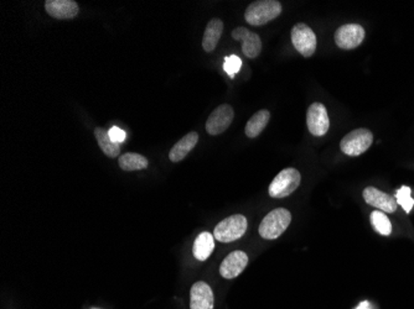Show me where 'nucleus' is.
<instances>
[{
    "mask_svg": "<svg viewBox=\"0 0 414 309\" xmlns=\"http://www.w3.org/2000/svg\"><path fill=\"white\" fill-rule=\"evenodd\" d=\"M232 37L242 42V52L248 58H255L260 56L262 51L261 37L255 33L246 28H234L232 31Z\"/></svg>",
    "mask_w": 414,
    "mask_h": 309,
    "instance_id": "nucleus-11",
    "label": "nucleus"
},
{
    "mask_svg": "<svg viewBox=\"0 0 414 309\" xmlns=\"http://www.w3.org/2000/svg\"><path fill=\"white\" fill-rule=\"evenodd\" d=\"M292 222V214L289 210L277 208L269 212L262 220L260 225V235L266 240H276L287 231Z\"/></svg>",
    "mask_w": 414,
    "mask_h": 309,
    "instance_id": "nucleus-2",
    "label": "nucleus"
},
{
    "mask_svg": "<svg viewBox=\"0 0 414 309\" xmlns=\"http://www.w3.org/2000/svg\"><path fill=\"white\" fill-rule=\"evenodd\" d=\"M247 219L242 214H234L216 225L214 231L217 242H232L241 239L247 231Z\"/></svg>",
    "mask_w": 414,
    "mask_h": 309,
    "instance_id": "nucleus-3",
    "label": "nucleus"
},
{
    "mask_svg": "<svg viewBox=\"0 0 414 309\" xmlns=\"http://www.w3.org/2000/svg\"><path fill=\"white\" fill-rule=\"evenodd\" d=\"M242 66V61L239 56L232 55V56L226 57L225 58V63H223V69L226 71V74L230 76V78H234L236 74H239V69Z\"/></svg>",
    "mask_w": 414,
    "mask_h": 309,
    "instance_id": "nucleus-23",
    "label": "nucleus"
},
{
    "mask_svg": "<svg viewBox=\"0 0 414 309\" xmlns=\"http://www.w3.org/2000/svg\"><path fill=\"white\" fill-rule=\"evenodd\" d=\"M301 181V176L298 169H283L272 181L268 193L272 198L288 197L299 187Z\"/></svg>",
    "mask_w": 414,
    "mask_h": 309,
    "instance_id": "nucleus-4",
    "label": "nucleus"
},
{
    "mask_svg": "<svg viewBox=\"0 0 414 309\" xmlns=\"http://www.w3.org/2000/svg\"><path fill=\"white\" fill-rule=\"evenodd\" d=\"M108 134L111 136V139L116 144H122L125 140V133L123 130L118 128V126H113L112 129L108 131Z\"/></svg>",
    "mask_w": 414,
    "mask_h": 309,
    "instance_id": "nucleus-24",
    "label": "nucleus"
},
{
    "mask_svg": "<svg viewBox=\"0 0 414 309\" xmlns=\"http://www.w3.org/2000/svg\"><path fill=\"white\" fill-rule=\"evenodd\" d=\"M365 28L358 24H347L335 31V44L342 50H352L363 44Z\"/></svg>",
    "mask_w": 414,
    "mask_h": 309,
    "instance_id": "nucleus-7",
    "label": "nucleus"
},
{
    "mask_svg": "<svg viewBox=\"0 0 414 309\" xmlns=\"http://www.w3.org/2000/svg\"><path fill=\"white\" fill-rule=\"evenodd\" d=\"M120 169L125 172H132V171H139V169H147V158L139 153H133V152H127L118 158Z\"/></svg>",
    "mask_w": 414,
    "mask_h": 309,
    "instance_id": "nucleus-20",
    "label": "nucleus"
},
{
    "mask_svg": "<svg viewBox=\"0 0 414 309\" xmlns=\"http://www.w3.org/2000/svg\"><path fill=\"white\" fill-rule=\"evenodd\" d=\"M371 224L381 235H390L392 233V225L387 215L382 212H372L371 214Z\"/></svg>",
    "mask_w": 414,
    "mask_h": 309,
    "instance_id": "nucleus-21",
    "label": "nucleus"
},
{
    "mask_svg": "<svg viewBox=\"0 0 414 309\" xmlns=\"http://www.w3.org/2000/svg\"><path fill=\"white\" fill-rule=\"evenodd\" d=\"M215 297L206 282L193 283L190 291V309H214Z\"/></svg>",
    "mask_w": 414,
    "mask_h": 309,
    "instance_id": "nucleus-12",
    "label": "nucleus"
},
{
    "mask_svg": "<svg viewBox=\"0 0 414 309\" xmlns=\"http://www.w3.org/2000/svg\"><path fill=\"white\" fill-rule=\"evenodd\" d=\"M374 142V134L369 129L352 130L342 137L340 142L341 151L347 156H360L367 151Z\"/></svg>",
    "mask_w": 414,
    "mask_h": 309,
    "instance_id": "nucleus-5",
    "label": "nucleus"
},
{
    "mask_svg": "<svg viewBox=\"0 0 414 309\" xmlns=\"http://www.w3.org/2000/svg\"><path fill=\"white\" fill-rule=\"evenodd\" d=\"M215 249V236L209 231L201 233L193 242V256L199 261H206Z\"/></svg>",
    "mask_w": 414,
    "mask_h": 309,
    "instance_id": "nucleus-16",
    "label": "nucleus"
},
{
    "mask_svg": "<svg viewBox=\"0 0 414 309\" xmlns=\"http://www.w3.org/2000/svg\"><path fill=\"white\" fill-rule=\"evenodd\" d=\"M269 119H271V112L266 110V109L255 112V115L248 120V123L246 125V129H244L246 135L250 137V139L257 137L263 130L266 129Z\"/></svg>",
    "mask_w": 414,
    "mask_h": 309,
    "instance_id": "nucleus-18",
    "label": "nucleus"
},
{
    "mask_svg": "<svg viewBox=\"0 0 414 309\" xmlns=\"http://www.w3.org/2000/svg\"><path fill=\"white\" fill-rule=\"evenodd\" d=\"M47 14L58 20H68L79 15L80 8L74 0H47L45 3Z\"/></svg>",
    "mask_w": 414,
    "mask_h": 309,
    "instance_id": "nucleus-14",
    "label": "nucleus"
},
{
    "mask_svg": "<svg viewBox=\"0 0 414 309\" xmlns=\"http://www.w3.org/2000/svg\"><path fill=\"white\" fill-rule=\"evenodd\" d=\"M356 309H371V304L367 301H363V303H360Z\"/></svg>",
    "mask_w": 414,
    "mask_h": 309,
    "instance_id": "nucleus-25",
    "label": "nucleus"
},
{
    "mask_svg": "<svg viewBox=\"0 0 414 309\" xmlns=\"http://www.w3.org/2000/svg\"><path fill=\"white\" fill-rule=\"evenodd\" d=\"M248 265V256L244 251H233L220 266V274L226 280H232L242 274V271Z\"/></svg>",
    "mask_w": 414,
    "mask_h": 309,
    "instance_id": "nucleus-10",
    "label": "nucleus"
},
{
    "mask_svg": "<svg viewBox=\"0 0 414 309\" xmlns=\"http://www.w3.org/2000/svg\"><path fill=\"white\" fill-rule=\"evenodd\" d=\"M363 198L367 204L372 206L374 208L381 209L382 212L395 213L397 210V201L390 194H387L385 192H381L380 190H377L374 187H367L363 191Z\"/></svg>",
    "mask_w": 414,
    "mask_h": 309,
    "instance_id": "nucleus-13",
    "label": "nucleus"
},
{
    "mask_svg": "<svg viewBox=\"0 0 414 309\" xmlns=\"http://www.w3.org/2000/svg\"><path fill=\"white\" fill-rule=\"evenodd\" d=\"M233 118H234L233 108L228 104H222L211 112L210 117L206 122V131L210 135H220L230 128Z\"/></svg>",
    "mask_w": 414,
    "mask_h": 309,
    "instance_id": "nucleus-8",
    "label": "nucleus"
},
{
    "mask_svg": "<svg viewBox=\"0 0 414 309\" xmlns=\"http://www.w3.org/2000/svg\"><path fill=\"white\" fill-rule=\"evenodd\" d=\"M308 129L314 136H324L330 128L329 115L321 103H312L308 109Z\"/></svg>",
    "mask_w": 414,
    "mask_h": 309,
    "instance_id": "nucleus-9",
    "label": "nucleus"
},
{
    "mask_svg": "<svg viewBox=\"0 0 414 309\" xmlns=\"http://www.w3.org/2000/svg\"><path fill=\"white\" fill-rule=\"evenodd\" d=\"M222 31H223V23L220 19L215 17L209 22L202 39V47L206 52H212L215 50L216 46L221 39Z\"/></svg>",
    "mask_w": 414,
    "mask_h": 309,
    "instance_id": "nucleus-17",
    "label": "nucleus"
},
{
    "mask_svg": "<svg viewBox=\"0 0 414 309\" xmlns=\"http://www.w3.org/2000/svg\"><path fill=\"white\" fill-rule=\"evenodd\" d=\"M292 42L301 55L312 57L317 50V36L307 24L299 23L292 28Z\"/></svg>",
    "mask_w": 414,
    "mask_h": 309,
    "instance_id": "nucleus-6",
    "label": "nucleus"
},
{
    "mask_svg": "<svg viewBox=\"0 0 414 309\" xmlns=\"http://www.w3.org/2000/svg\"><path fill=\"white\" fill-rule=\"evenodd\" d=\"M95 136H96L98 145H99L101 150L106 156L111 158L120 156V144H116L112 141L107 130L103 129V128H96L95 129Z\"/></svg>",
    "mask_w": 414,
    "mask_h": 309,
    "instance_id": "nucleus-19",
    "label": "nucleus"
},
{
    "mask_svg": "<svg viewBox=\"0 0 414 309\" xmlns=\"http://www.w3.org/2000/svg\"><path fill=\"white\" fill-rule=\"evenodd\" d=\"M282 12V4L277 0H257L250 3L244 12L246 22L253 26H261L278 17Z\"/></svg>",
    "mask_w": 414,
    "mask_h": 309,
    "instance_id": "nucleus-1",
    "label": "nucleus"
},
{
    "mask_svg": "<svg viewBox=\"0 0 414 309\" xmlns=\"http://www.w3.org/2000/svg\"><path fill=\"white\" fill-rule=\"evenodd\" d=\"M198 141H199V134L195 131L189 133L187 135L177 141L169 152V158H170L171 162H180L182 160L186 158L189 152L196 147Z\"/></svg>",
    "mask_w": 414,
    "mask_h": 309,
    "instance_id": "nucleus-15",
    "label": "nucleus"
},
{
    "mask_svg": "<svg viewBox=\"0 0 414 309\" xmlns=\"http://www.w3.org/2000/svg\"><path fill=\"white\" fill-rule=\"evenodd\" d=\"M396 201H397V204H399L407 213H409L414 207V199L411 197V188L407 185L401 187L396 193Z\"/></svg>",
    "mask_w": 414,
    "mask_h": 309,
    "instance_id": "nucleus-22",
    "label": "nucleus"
}]
</instances>
